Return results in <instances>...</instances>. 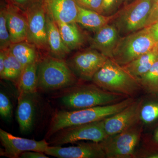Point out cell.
<instances>
[{
    "label": "cell",
    "instance_id": "30",
    "mask_svg": "<svg viewBox=\"0 0 158 158\" xmlns=\"http://www.w3.org/2000/svg\"><path fill=\"white\" fill-rule=\"evenodd\" d=\"M77 5L81 8L103 14V0H74Z\"/></svg>",
    "mask_w": 158,
    "mask_h": 158
},
{
    "label": "cell",
    "instance_id": "32",
    "mask_svg": "<svg viewBox=\"0 0 158 158\" xmlns=\"http://www.w3.org/2000/svg\"><path fill=\"white\" fill-rule=\"evenodd\" d=\"M158 21V2H156L151 11L149 17L146 23L145 27H148Z\"/></svg>",
    "mask_w": 158,
    "mask_h": 158
},
{
    "label": "cell",
    "instance_id": "40",
    "mask_svg": "<svg viewBox=\"0 0 158 158\" xmlns=\"http://www.w3.org/2000/svg\"></svg>",
    "mask_w": 158,
    "mask_h": 158
},
{
    "label": "cell",
    "instance_id": "25",
    "mask_svg": "<svg viewBox=\"0 0 158 158\" xmlns=\"http://www.w3.org/2000/svg\"><path fill=\"white\" fill-rule=\"evenodd\" d=\"M4 73L2 79H6L17 83L23 67L21 63L11 53L9 49L5 50Z\"/></svg>",
    "mask_w": 158,
    "mask_h": 158
},
{
    "label": "cell",
    "instance_id": "11",
    "mask_svg": "<svg viewBox=\"0 0 158 158\" xmlns=\"http://www.w3.org/2000/svg\"><path fill=\"white\" fill-rule=\"evenodd\" d=\"M143 99H135L123 110L104 119V127L108 136L116 135L130 128L140 121Z\"/></svg>",
    "mask_w": 158,
    "mask_h": 158
},
{
    "label": "cell",
    "instance_id": "24",
    "mask_svg": "<svg viewBox=\"0 0 158 158\" xmlns=\"http://www.w3.org/2000/svg\"><path fill=\"white\" fill-rule=\"evenodd\" d=\"M36 47L28 41L11 44L9 50L23 67L38 60Z\"/></svg>",
    "mask_w": 158,
    "mask_h": 158
},
{
    "label": "cell",
    "instance_id": "19",
    "mask_svg": "<svg viewBox=\"0 0 158 158\" xmlns=\"http://www.w3.org/2000/svg\"><path fill=\"white\" fill-rule=\"evenodd\" d=\"M77 7L78 14L76 22L94 32L111 23L118 15L117 11L113 15L106 16L95 11L83 9L78 6Z\"/></svg>",
    "mask_w": 158,
    "mask_h": 158
},
{
    "label": "cell",
    "instance_id": "1",
    "mask_svg": "<svg viewBox=\"0 0 158 158\" xmlns=\"http://www.w3.org/2000/svg\"><path fill=\"white\" fill-rule=\"evenodd\" d=\"M128 97L114 104L72 110L58 111L54 114L47 134L53 135L60 130L69 127L101 121L123 110L135 100Z\"/></svg>",
    "mask_w": 158,
    "mask_h": 158
},
{
    "label": "cell",
    "instance_id": "18",
    "mask_svg": "<svg viewBox=\"0 0 158 158\" xmlns=\"http://www.w3.org/2000/svg\"><path fill=\"white\" fill-rule=\"evenodd\" d=\"M46 25L48 40L52 56L64 59L71 51L64 43L56 22L48 11L46 14Z\"/></svg>",
    "mask_w": 158,
    "mask_h": 158
},
{
    "label": "cell",
    "instance_id": "28",
    "mask_svg": "<svg viewBox=\"0 0 158 158\" xmlns=\"http://www.w3.org/2000/svg\"><path fill=\"white\" fill-rule=\"evenodd\" d=\"M12 106L8 96L3 92L0 93V115L6 120L11 119L12 114Z\"/></svg>",
    "mask_w": 158,
    "mask_h": 158
},
{
    "label": "cell",
    "instance_id": "29",
    "mask_svg": "<svg viewBox=\"0 0 158 158\" xmlns=\"http://www.w3.org/2000/svg\"><path fill=\"white\" fill-rule=\"evenodd\" d=\"M123 3L124 0H103L102 15L110 16L116 14Z\"/></svg>",
    "mask_w": 158,
    "mask_h": 158
},
{
    "label": "cell",
    "instance_id": "36",
    "mask_svg": "<svg viewBox=\"0 0 158 158\" xmlns=\"http://www.w3.org/2000/svg\"><path fill=\"white\" fill-rule=\"evenodd\" d=\"M148 158H158V152L152 154L146 157Z\"/></svg>",
    "mask_w": 158,
    "mask_h": 158
},
{
    "label": "cell",
    "instance_id": "26",
    "mask_svg": "<svg viewBox=\"0 0 158 158\" xmlns=\"http://www.w3.org/2000/svg\"><path fill=\"white\" fill-rule=\"evenodd\" d=\"M138 80L142 90L149 94H158V59L150 69Z\"/></svg>",
    "mask_w": 158,
    "mask_h": 158
},
{
    "label": "cell",
    "instance_id": "2",
    "mask_svg": "<svg viewBox=\"0 0 158 158\" xmlns=\"http://www.w3.org/2000/svg\"><path fill=\"white\" fill-rule=\"evenodd\" d=\"M66 89L61 97V101L65 106L71 110L114 104L129 97L104 90L94 83H78Z\"/></svg>",
    "mask_w": 158,
    "mask_h": 158
},
{
    "label": "cell",
    "instance_id": "6",
    "mask_svg": "<svg viewBox=\"0 0 158 158\" xmlns=\"http://www.w3.org/2000/svg\"><path fill=\"white\" fill-rule=\"evenodd\" d=\"M155 3V0H135L119 9L111 23L121 37L144 28Z\"/></svg>",
    "mask_w": 158,
    "mask_h": 158
},
{
    "label": "cell",
    "instance_id": "31",
    "mask_svg": "<svg viewBox=\"0 0 158 158\" xmlns=\"http://www.w3.org/2000/svg\"><path fill=\"white\" fill-rule=\"evenodd\" d=\"M7 1L24 11L29 7L37 3L42 2H44V0H7Z\"/></svg>",
    "mask_w": 158,
    "mask_h": 158
},
{
    "label": "cell",
    "instance_id": "38",
    "mask_svg": "<svg viewBox=\"0 0 158 158\" xmlns=\"http://www.w3.org/2000/svg\"><path fill=\"white\" fill-rule=\"evenodd\" d=\"M154 138L155 141L158 143V129L155 134Z\"/></svg>",
    "mask_w": 158,
    "mask_h": 158
},
{
    "label": "cell",
    "instance_id": "23",
    "mask_svg": "<svg viewBox=\"0 0 158 158\" xmlns=\"http://www.w3.org/2000/svg\"><path fill=\"white\" fill-rule=\"evenodd\" d=\"M143 99L140 121L149 127L156 126L158 125V94H150Z\"/></svg>",
    "mask_w": 158,
    "mask_h": 158
},
{
    "label": "cell",
    "instance_id": "5",
    "mask_svg": "<svg viewBox=\"0 0 158 158\" xmlns=\"http://www.w3.org/2000/svg\"><path fill=\"white\" fill-rule=\"evenodd\" d=\"M158 49L149 27H146L121 37L112 59L123 66L144 54Z\"/></svg>",
    "mask_w": 158,
    "mask_h": 158
},
{
    "label": "cell",
    "instance_id": "4",
    "mask_svg": "<svg viewBox=\"0 0 158 158\" xmlns=\"http://www.w3.org/2000/svg\"><path fill=\"white\" fill-rule=\"evenodd\" d=\"M79 82L67 62L53 56L39 62L37 71V89L53 90L66 89Z\"/></svg>",
    "mask_w": 158,
    "mask_h": 158
},
{
    "label": "cell",
    "instance_id": "15",
    "mask_svg": "<svg viewBox=\"0 0 158 158\" xmlns=\"http://www.w3.org/2000/svg\"><path fill=\"white\" fill-rule=\"evenodd\" d=\"M121 37L115 26L109 24L95 32L90 40V48L113 59V52Z\"/></svg>",
    "mask_w": 158,
    "mask_h": 158
},
{
    "label": "cell",
    "instance_id": "10",
    "mask_svg": "<svg viewBox=\"0 0 158 158\" xmlns=\"http://www.w3.org/2000/svg\"><path fill=\"white\" fill-rule=\"evenodd\" d=\"M108 59L99 51L90 48L78 52L66 62L78 78L89 81H92Z\"/></svg>",
    "mask_w": 158,
    "mask_h": 158
},
{
    "label": "cell",
    "instance_id": "12",
    "mask_svg": "<svg viewBox=\"0 0 158 158\" xmlns=\"http://www.w3.org/2000/svg\"><path fill=\"white\" fill-rule=\"evenodd\" d=\"M0 140L4 150L1 155L11 158L19 157L26 151H37L44 153L49 146L45 139L37 141L32 139L15 137L1 129Z\"/></svg>",
    "mask_w": 158,
    "mask_h": 158
},
{
    "label": "cell",
    "instance_id": "13",
    "mask_svg": "<svg viewBox=\"0 0 158 158\" xmlns=\"http://www.w3.org/2000/svg\"><path fill=\"white\" fill-rule=\"evenodd\" d=\"M44 153L59 158H104L106 154L100 142H81L76 146H49Z\"/></svg>",
    "mask_w": 158,
    "mask_h": 158
},
{
    "label": "cell",
    "instance_id": "8",
    "mask_svg": "<svg viewBox=\"0 0 158 158\" xmlns=\"http://www.w3.org/2000/svg\"><path fill=\"white\" fill-rule=\"evenodd\" d=\"M52 136L49 144L54 146L85 140L100 142L109 137L105 131L103 120L69 127L60 130Z\"/></svg>",
    "mask_w": 158,
    "mask_h": 158
},
{
    "label": "cell",
    "instance_id": "37",
    "mask_svg": "<svg viewBox=\"0 0 158 158\" xmlns=\"http://www.w3.org/2000/svg\"><path fill=\"white\" fill-rule=\"evenodd\" d=\"M135 0H124V3H123V6L125 5H127V4H129V3L132 2L133 1Z\"/></svg>",
    "mask_w": 158,
    "mask_h": 158
},
{
    "label": "cell",
    "instance_id": "17",
    "mask_svg": "<svg viewBox=\"0 0 158 158\" xmlns=\"http://www.w3.org/2000/svg\"><path fill=\"white\" fill-rule=\"evenodd\" d=\"M44 2L56 22L76 23L78 7L74 0H44Z\"/></svg>",
    "mask_w": 158,
    "mask_h": 158
},
{
    "label": "cell",
    "instance_id": "14",
    "mask_svg": "<svg viewBox=\"0 0 158 158\" xmlns=\"http://www.w3.org/2000/svg\"><path fill=\"white\" fill-rule=\"evenodd\" d=\"M6 8L7 26L11 44L27 41V22L24 11L8 2Z\"/></svg>",
    "mask_w": 158,
    "mask_h": 158
},
{
    "label": "cell",
    "instance_id": "21",
    "mask_svg": "<svg viewBox=\"0 0 158 158\" xmlns=\"http://www.w3.org/2000/svg\"><path fill=\"white\" fill-rule=\"evenodd\" d=\"M56 23L62 40L70 51L79 48L83 45L85 38L76 23Z\"/></svg>",
    "mask_w": 158,
    "mask_h": 158
},
{
    "label": "cell",
    "instance_id": "16",
    "mask_svg": "<svg viewBox=\"0 0 158 158\" xmlns=\"http://www.w3.org/2000/svg\"><path fill=\"white\" fill-rule=\"evenodd\" d=\"M36 93H20L18 99L16 116L20 131L25 134L31 131L34 124Z\"/></svg>",
    "mask_w": 158,
    "mask_h": 158
},
{
    "label": "cell",
    "instance_id": "35",
    "mask_svg": "<svg viewBox=\"0 0 158 158\" xmlns=\"http://www.w3.org/2000/svg\"><path fill=\"white\" fill-rule=\"evenodd\" d=\"M6 51H0V77L1 78L2 77L4 71V63H5Z\"/></svg>",
    "mask_w": 158,
    "mask_h": 158
},
{
    "label": "cell",
    "instance_id": "9",
    "mask_svg": "<svg viewBox=\"0 0 158 158\" xmlns=\"http://www.w3.org/2000/svg\"><path fill=\"white\" fill-rule=\"evenodd\" d=\"M24 11L27 22V41L39 49L50 50L47 30V11L44 2L34 4Z\"/></svg>",
    "mask_w": 158,
    "mask_h": 158
},
{
    "label": "cell",
    "instance_id": "7",
    "mask_svg": "<svg viewBox=\"0 0 158 158\" xmlns=\"http://www.w3.org/2000/svg\"><path fill=\"white\" fill-rule=\"evenodd\" d=\"M143 124L140 121L130 128L100 142L106 158H127L132 156L141 137Z\"/></svg>",
    "mask_w": 158,
    "mask_h": 158
},
{
    "label": "cell",
    "instance_id": "3",
    "mask_svg": "<svg viewBox=\"0 0 158 158\" xmlns=\"http://www.w3.org/2000/svg\"><path fill=\"white\" fill-rule=\"evenodd\" d=\"M92 81L104 90L129 97L134 98L142 90L138 79L110 58L94 75Z\"/></svg>",
    "mask_w": 158,
    "mask_h": 158
},
{
    "label": "cell",
    "instance_id": "39",
    "mask_svg": "<svg viewBox=\"0 0 158 158\" xmlns=\"http://www.w3.org/2000/svg\"><path fill=\"white\" fill-rule=\"evenodd\" d=\"M155 1L156 2H158V0H155Z\"/></svg>",
    "mask_w": 158,
    "mask_h": 158
},
{
    "label": "cell",
    "instance_id": "34",
    "mask_svg": "<svg viewBox=\"0 0 158 158\" xmlns=\"http://www.w3.org/2000/svg\"><path fill=\"white\" fill-rule=\"evenodd\" d=\"M148 27L158 48V21Z\"/></svg>",
    "mask_w": 158,
    "mask_h": 158
},
{
    "label": "cell",
    "instance_id": "27",
    "mask_svg": "<svg viewBox=\"0 0 158 158\" xmlns=\"http://www.w3.org/2000/svg\"><path fill=\"white\" fill-rule=\"evenodd\" d=\"M11 44L10 34L7 23L6 6L0 10V50H6Z\"/></svg>",
    "mask_w": 158,
    "mask_h": 158
},
{
    "label": "cell",
    "instance_id": "33",
    "mask_svg": "<svg viewBox=\"0 0 158 158\" xmlns=\"http://www.w3.org/2000/svg\"><path fill=\"white\" fill-rule=\"evenodd\" d=\"M44 153L37 151H26L22 153L20 157L22 158H48Z\"/></svg>",
    "mask_w": 158,
    "mask_h": 158
},
{
    "label": "cell",
    "instance_id": "20",
    "mask_svg": "<svg viewBox=\"0 0 158 158\" xmlns=\"http://www.w3.org/2000/svg\"><path fill=\"white\" fill-rule=\"evenodd\" d=\"M158 59V50H156L144 54L123 66L131 75L138 79L146 73Z\"/></svg>",
    "mask_w": 158,
    "mask_h": 158
},
{
    "label": "cell",
    "instance_id": "22",
    "mask_svg": "<svg viewBox=\"0 0 158 158\" xmlns=\"http://www.w3.org/2000/svg\"><path fill=\"white\" fill-rule=\"evenodd\" d=\"M38 60L24 67L18 81L19 93H36L37 90Z\"/></svg>",
    "mask_w": 158,
    "mask_h": 158
}]
</instances>
